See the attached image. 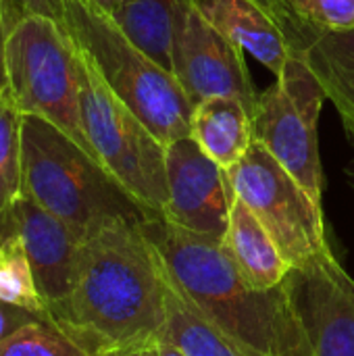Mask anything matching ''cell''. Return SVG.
<instances>
[{
  "label": "cell",
  "mask_w": 354,
  "mask_h": 356,
  "mask_svg": "<svg viewBox=\"0 0 354 356\" xmlns=\"http://www.w3.org/2000/svg\"><path fill=\"white\" fill-rule=\"evenodd\" d=\"M77 52L81 63V125L92 154L150 219L163 217L167 207L165 144L111 92L79 48Z\"/></svg>",
  "instance_id": "8992f818"
},
{
  "label": "cell",
  "mask_w": 354,
  "mask_h": 356,
  "mask_svg": "<svg viewBox=\"0 0 354 356\" xmlns=\"http://www.w3.org/2000/svg\"><path fill=\"white\" fill-rule=\"evenodd\" d=\"M142 221L117 219L79 246L75 284L54 321L90 355L163 334L165 275Z\"/></svg>",
  "instance_id": "6da1fadb"
},
{
  "label": "cell",
  "mask_w": 354,
  "mask_h": 356,
  "mask_svg": "<svg viewBox=\"0 0 354 356\" xmlns=\"http://www.w3.org/2000/svg\"><path fill=\"white\" fill-rule=\"evenodd\" d=\"M269 356H313L307 334L282 288V300H280V313L275 323V336Z\"/></svg>",
  "instance_id": "603a6c76"
},
{
  "label": "cell",
  "mask_w": 354,
  "mask_h": 356,
  "mask_svg": "<svg viewBox=\"0 0 354 356\" xmlns=\"http://www.w3.org/2000/svg\"><path fill=\"white\" fill-rule=\"evenodd\" d=\"M42 317H48V315H38V313L27 311V309L0 302V342L6 340V338H10L13 334H17L25 325L42 319Z\"/></svg>",
  "instance_id": "d4e9b609"
},
{
  "label": "cell",
  "mask_w": 354,
  "mask_h": 356,
  "mask_svg": "<svg viewBox=\"0 0 354 356\" xmlns=\"http://www.w3.org/2000/svg\"><path fill=\"white\" fill-rule=\"evenodd\" d=\"M0 302L48 315L19 238L4 229H0Z\"/></svg>",
  "instance_id": "d6986e66"
},
{
  "label": "cell",
  "mask_w": 354,
  "mask_h": 356,
  "mask_svg": "<svg viewBox=\"0 0 354 356\" xmlns=\"http://www.w3.org/2000/svg\"><path fill=\"white\" fill-rule=\"evenodd\" d=\"M303 56L325 98L338 108L348 136L354 140V29H313Z\"/></svg>",
  "instance_id": "2e32d148"
},
{
  "label": "cell",
  "mask_w": 354,
  "mask_h": 356,
  "mask_svg": "<svg viewBox=\"0 0 354 356\" xmlns=\"http://www.w3.org/2000/svg\"><path fill=\"white\" fill-rule=\"evenodd\" d=\"M354 142V140H353ZM351 181H353V186H354V165H353V171H351Z\"/></svg>",
  "instance_id": "f546056e"
},
{
  "label": "cell",
  "mask_w": 354,
  "mask_h": 356,
  "mask_svg": "<svg viewBox=\"0 0 354 356\" xmlns=\"http://www.w3.org/2000/svg\"><path fill=\"white\" fill-rule=\"evenodd\" d=\"M27 15H46L61 21V0H0V19L6 35Z\"/></svg>",
  "instance_id": "cb8c5ba5"
},
{
  "label": "cell",
  "mask_w": 354,
  "mask_h": 356,
  "mask_svg": "<svg viewBox=\"0 0 354 356\" xmlns=\"http://www.w3.org/2000/svg\"><path fill=\"white\" fill-rule=\"evenodd\" d=\"M0 356H92L50 315L0 342Z\"/></svg>",
  "instance_id": "44dd1931"
},
{
  "label": "cell",
  "mask_w": 354,
  "mask_h": 356,
  "mask_svg": "<svg viewBox=\"0 0 354 356\" xmlns=\"http://www.w3.org/2000/svg\"><path fill=\"white\" fill-rule=\"evenodd\" d=\"M159 353H161V356H186L175 344H171L167 338H159Z\"/></svg>",
  "instance_id": "83f0119b"
},
{
  "label": "cell",
  "mask_w": 354,
  "mask_h": 356,
  "mask_svg": "<svg viewBox=\"0 0 354 356\" xmlns=\"http://www.w3.org/2000/svg\"><path fill=\"white\" fill-rule=\"evenodd\" d=\"M92 2H96L98 6H102L108 13H113L115 10V4H117V0H92Z\"/></svg>",
  "instance_id": "f1b7e54d"
},
{
  "label": "cell",
  "mask_w": 354,
  "mask_h": 356,
  "mask_svg": "<svg viewBox=\"0 0 354 356\" xmlns=\"http://www.w3.org/2000/svg\"><path fill=\"white\" fill-rule=\"evenodd\" d=\"M234 194L271 234L292 269L330 246L323 209L261 144L252 142L246 156L227 171Z\"/></svg>",
  "instance_id": "ba28073f"
},
{
  "label": "cell",
  "mask_w": 354,
  "mask_h": 356,
  "mask_svg": "<svg viewBox=\"0 0 354 356\" xmlns=\"http://www.w3.org/2000/svg\"><path fill=\"white\" fill-rule=\"evenodd\" d=\"M223 244L236 261L240 275L255 292L280 290L292 271L271 234L236 194Z\"/></svg>",
  "instance_id": "5bb4252c"
},
{
  "label": "cell",
  "mask_w": 354,
  "mask_h": 356,
  "mask_svg": "<svg viewBox=\"0 0 354 356\" xmlns=\"http://www.w3.org/2000/svg\"><path fill=\"white\" fill-rule=\"evenodd\" d=\"M4 46H6V29L2 25L0 19V92H4L8 88V79H6V54H4Z\"/></svg>",
  "instance_id": "4316f807"
},
{
  "label": "cell",
  "mask_w": 354,
  "mask_h": 356,
  "mask_svg": "<svg viewBox=\"0 0 354 356\" xmlns=\"http://www.w3.org/2000/svg\"><path fill=\"white\" fill-rule=\"evenodd\" d=\"M92 356H161V353H159V338L144 340V342L121 344V346L100 348Z\"/></svg>",
  "instance_id": "484cf974"
},
{
  "label": "cell",
  "mask_w": 354,
  "mask_h": 356,
  "mask_svg": "<svg viewBox=\"0 0 354 356\" xmlns=\"http://www.w3.org/2000/svg\"><path fill=\"white\" fill-rule=\"evenodd\" d=\"M0 229L19 238L29 259L38 292L48 315L54 319L71 296L81 240L67 223L25 192L0 213Z\"/></svg>",
  "instance_id": "7c38bea8"
},
{
  "label": "cell",
  "mask_w": 354,
  "mask_h": 356,
  "mask_svg": "<svg viewBox=\"0 0 354 356\" xmlns=\"http://www.w3.org/2000/svg\"><path fill=\"white\" fill-rule=\"evenodd\" d=\"M282 288L313 356H354V280L330 246L292 269Z\"/></svg>",
  "instance_id": "30bf717a"
},
{
  "label": "cell",
  "mask_w": 354,
  "mask_h": 356,
  "mask_svg": "<svg viewBox=\"0 0 354 356\" xmlns=\"http://www.w3.org/2000/svg\"><path fill=\"white\" fill-rule=\"evenodd\" d=\"M173 75L192 104L221 96L242 100L252 111L259 98L244 50L207 19L196 0H190L177 19Z\"/></svg>",
  "instance_id": "9c48e42d"
},
{
  "label": "cell",
  "mask_w": 354,
  "mask_h": 356,
  "mask_svg": "<svg viewBox=\"0 0 354 356\" xmlns=\"http://www.w3.org/2000/svg\"><path fill=\"white\" fill-rule=\"evenodd\" d=\"M325 94L305 63L294 54L275 83L261 92L252 108V138L303 186L321 207L323 167L319 154L317 121Z\"/></svg>",
  "instance_id": "52a82bcc"
},
{
  "label": "cell",
  "mask_w": 354,
  "mask_h": 356,
  "mask_svg": "<svg viewBox=\"0 0 354 356\" xmlns=\"http://www.w3.org/2000/svg\"><path fill=\"white\" fill-rule=\"evenodd\" d=\"M165 219L188 232L223 240L230 225L234 190L221 169L194 140L184 136L165 146Z\"/></svg>",
  "instance_id": "8fae6325"
},
{
  "label": "cell",
  "mask_w": 354,
  "mask_h": 356,
  "mask_svg": "<svg viewBox=\"0 0 354 356\" xmlns=\"http://www.w3.org/2000/svg\"><path fill=\"white\" fill-rule=\"evenodd\" d=\"M190 0H117L111 13L121 29L173 73V40L182 8Z\"/></svg>",
  "instance_id": "ac0fdd59"
},
{
  "label": "cell",
  "mask_w": 354,
  "mask_h": 356,
  "mask_svg": "<svg viewBox=\"0 0 354 356\" xmlns=\"http://www.w3.org/2000/svg\"><path fill=\"white\" fill-rule=\"evenodd\" d=\"M61 21L111 92L165 144L190 136L192 102L175 75L92 0H61Z\"/></svg>",
  "instance_id": "277c9868"
},
{
  "label": "cell",
  "mask_w": 354,
  "mask_h": 356,
  "mask_svg": "<svg viewBox=\"0 0 354 356\" xmlns=\"http://www.w3.org/2000/svg\"><path fill=\"white\" fill-rule=\"evenodd\" d=\"M207 19L275 77L305 50L313 27L303 23L286 0H196Z\"/></svg>",
  "instance_id": "4fadbf2b"
},
{
  "label": "cell",
  "mask_w": 354,
  "mask_h": 356,
  "mask_svg": "<svg viewBox=\"0 0 354 356\" xmlns=\"http://www.w3.org/2000/svg\"><path fill=\"white\" fill-rule=\"evenodd\" d=\"M4 54L8 90L19 111L50 121L92 154L81 125L79 52L63 21L23 17L8 31Z\"/></svg>",
  "instance_id": "5b68a950"
},
{
  "label": "cell",
  "mask_w": 354,
  "mask_h": 356,
  "mask_svg": "<svg viewBox=\"0 0 354 356\" xmlns=\"http://www.w3.org/2000/svg\"><path fill=\"white\" fill-rule=\"evenodd\" d=\"M190 136L221 169L230 171L255 142L252 111L236 98H204L192 106Z\"/></svg>",
  "instance_id": "9a60e30c"
},
{
  "label": "cell",
  "mask_w": 354,
  "mask_h": 356,
  "mask_svg": "<svg viewBox=\"0 0 354 356\" xmlns=\"http://www.w3.org/2000/svg\"><path fill=\"white\" fill-rule=\"evenodd\" d=\"M23 190L83 242L117 219H150L113 175L50 121L23 115Z\"/></svg>",
  "instance_id": "3957f363"
},
{
  "label": "cell",
  "mask_w": 354,
  "mask_h": 356,
  "mask_svg": "<svg viewBox=\"0 0 354 356\" xmlns=\"http://www.w3.org/2000/svg\"><path fill=\"white\" fill-rule=\"evenodd\" d=\"M23 113L6 88L0 92V213L21 194L23 169H21V146H23Z\"/></svg>",
  "instance_id": "ffe728a7"
},
{
  "label": "cell",
  "mask_w": 354,
  "mask_h": 356,
  "mask_svg": "<svg viewBox=\"0 0 354 356\" xmlns=\"http://www.w3.org/2000/svg\"><path fill=\"white\" fill-rule=\"evenodd\" d=\"M290 10L317 31L354 29V0H286Z\"/></svg>",
  "instance_id": "7402d4cb"
},
{
  "label": "cell",
  "mask_w": 354,
  "mask_h": 356,
  "mask_svg": "<svg viewBox=\"0 0 354 356\" xmlns=\"http://www.w3.org/2000/svg\"><path fill=\"white\" fill-rule=\"evenodd\" d=\"M163 267V265H161ZM165 275V327L163 338L175 344L186 356H255L227 332L196 311Z\"/></svg>",
  "instance_id": "e0dca14e"
},
{
  "label": "cell",
  "mask_w": 354,
  "mask_h": 356,
  "mask_svg": "<svg viewBox=\"0 0 354 356\" xmlns=\"http://www.w3.org/2000/svg\"><path fill=\"white\" fill-rule=\"evenodd\" d=\"M140 225L179 294L250 355L269 356L282 288L255 292L240 275L223 240L188 232L165 217L144 219Z\"/></svg>",
  "instance_id": "7a4b0ae2"
}]
</instances>
